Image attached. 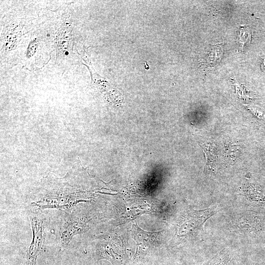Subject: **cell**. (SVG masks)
<instances>
[{"instance_id": "6da1fadb", "label": "cell", "mask_w": 265, "mask_h": 265, "mask_svg": "<svg viewBox=\"0 0 265 265\" xmlns=\"http://www.w3.org/2000/svg\"><path fill=\"white\" fill-rule=\"evenodd\" d=\"M217 210L216 208L211 207L201 211L192 210L185 217L178 232L179 237H186L197 230L203 229L205 222Z\"/></svg>"}, {"instance_id": "7a4b0ae2", "label": "cell", "mask_w": 265, "mask_h": 265, "mask_svg": "<svg viewBox=\"0 0 265 265\" xmlns=\"http://www.w3.org/2000/svg\"><path fill=\"white\" fill-rule=\"evenodd\" d=\"M160 232H149L143 230L136 224L132 227V236L136 243L135 256L148 253L159 243Z\"/></svg>"}, {"instance_id": "3957f363", "label": "cell", "mask_w": 265, "mask_h": 265, "mask_svg": "<svg viewBox=\"0 0 265 265\" xmlns=\"http://www.w3.org/2000/svg\"><path fill=\"white\" fill-rule=\"evenodd\" d=\"M33 233L32 241L28 251L30 265H34L44 239L43 221L36 216L30 218Z\"/></svg>"}, {"instance_id": "277c9868", "label": "cell", "mask_w": 265, "mask_h": 265, "mask_svg": "<svg viewBox=\"0 0 265 265\" xmlns=\"http://www.w3.org/2000/svg\"><path fill=\"white\" fill-rule=\"evenodd\" d=\"M206 157V165L204 172L207 174L213 173L216 166L217 151L216 146L211 142L200 143Z\"/></svg>"}, {"instance_id": "5b68a950", "label": "cell", "mask_w": 265, "mask_h": 265, "mask_svg": "<svg viewBox=\"0 0 265 265\" xmlns=\"http://www.w3.org/2000/svg\"><path fill=\"white\" fill-rule=\"evenodd\" d=\"M259 217L254 213L248 212L242 214L237 220V225L242 230L253 231L259 227L260 220H256Z\"/></svg>"}, {"instance_id": "8992f818", "label": "cell", "mask_w": 265, "mask_h": 265, "mask_svg": "<svg viewBox=\"0 0 265 265\" xmlns=\"http://www.w3.org/2000/svg\"><path fill=\"white\" fill-rule=\"evenodd\" d=\"M223 49L220 45L213 46L208 52L205 58V63L209 65L218 63L222 56Z\"/></svg>"}, {"instance_id": "52a82bcc", "label": "cell", "mask_w": 265, "mask_h": 265, "mask_svg": "<svg viewBox=\"0 0 265 265\" xmlns=\"http://www.w3.org/2000/svg\"><path fill=\"white\" fill-rule=\"evenodd\" d=\"M251 33L250 30L247 28L242 27L240 30V33L238 34V40L239 43L243 47L245 44L247 43L250 40Z\"/></svg>"}, {"instance_id": "ba28073f", "label": "cell", "mask_w": 265, "mask_h": 265, "mask_svg": "<svg viewBox=\"0 0 265 265\" xmlns=\"http://www.w3.org/2000/svg\"><path fill=\"white\" fill-rule=\"evenodd\" d=\"M239 146L235 144H228L226 147V155L229 158L236 159L239 153Z\"/></svg>"}, {"instance_id": "9c48e42d", "label": "cell", "mask_w": 265, "mask_h": 265, "mask_svg": "<svg viewBox=\"0 0 265 265\" xmlns=\"http://www.w3.org/2000/svg\"><path fill=\"white\" fill-rule=\"evenodd\" d=\"M246 107L256 117L260 119L265 120V114L259 109L250 106H246Z\"/></svg>"}, {"instance_id": "30bf717a", "label": "cell", "mask_w": 265, "mask_h": 265, "mask_svg": "<svg viewBox=\"0 0 265 265\" xmlns=\"http://www.w3.org/2000/svg\"><path fill=\"white\" fill-rule=\"evenodd\" d=\"M221 264L219 263V261L218 260V259H214L212 260V262H211V264H210V265H220Z\"/></svg>"}]
</instances>
